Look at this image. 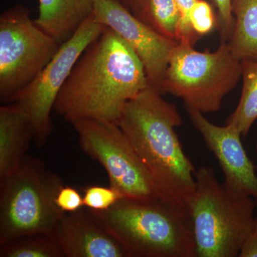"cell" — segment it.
Instances as JSON below:
<instances>
[{"mask_svg": "<svg viewBox=\"0 0 257 257\" xmlns=\"http://www.w3.org/2000/svg\"><path fill=\"white\" fill-rule=\"evenodd\" d=\"M117 124L150 174L160 199L189 214L197 170L176 133L182 124L176 106L148 88L126 103Z\"/></svg>", "mask_w": 257, "mask_h": 257, "instance_id": "2", "label": "cell"}, {"mask_svg": "<svg viewBox=\"0 0 257 257\" xmlns=\"http://www.w3.org/2000/svg\"><path fill=\"white\" fill-rule=\"evenodd\" d=\"M35 23L62 45L94 14V0H39Z\"/></svg>", "mask_w": 257, "mask_h": 257, "instance_id": "14", "label": "cell"}, {"mask_svg": "<svg viewBox=\"0 0 257 257\" xmlns=\"http://www.w3.org/2000/svg\"><path fill=\"white\" fill-rule=\"evenodd\" d=\"M117 1H119L121 5H124L125 8H127L130 12L133 13L138 0H117Z\"/></svg>", "mask_w": 257, "mask_h": 257, "instance_id": "25", "label": "cell"}, {"mask_svg": "<svg viewBox=\"0 0 257 257\" xmlns=\"http://www.w3.org/2000/svg\"><path fill=\"white\" fill-rule=\"evenodd\" d=\"M51 234L65 257H128L121 243L82 209L64 213Z\"/></svg>", "mask_w": 257, "mask_h": 257, "instance_id": "12", "label": "cell"}, {"mask_svg": "<svg viewBox=\"0 0 257 257\" xmlns=\"http://www.w3.org/2000/svg\"><path fill=\"white\" fill-rule=\"evenodd\" d=\"M105 28L93 14L60 45L46 67L13 100L31 120L35 130L34 140L39 148L45 146L53 128L51 113L59 93L83 52Z\"/></svg>", "mask_w": 257, "mask_h": 257, "instance_id": "9", "label": "cell"}, {"mask_svg": "<svg viewBox=\"0 0 257 257\" xmlns=\"http://www.w3.org/2000/svg\"><path fill=\"white\" fill-rule=\"evenodd\" d=\"M243 84L241 97L236 109L228 116L226 124L239 130L246 137L257 119V62L241 61Z\"/></svg>", "mask_w": 257, "mask_h": 257, "instance_id": "17", "label": "cell"}, {"mask_svg": "<svg viewBox=\"0 0 257 257\" xmlns=\"http://www.w3.org/2000/svg\"><path fill=\"white\" fill-rule=\"evenodd\" d=\"M232 13L230 50L240 61L257 62V0H232Z\"/></svg>", "mask_w": 257, "mask_h": 257, "instance_id": "15", "label": "cell"}, {"mask_svg": "<svg viewBox=\"0 0 257 257\" xmlns=\"http://www.w3.org/2000/svg\"><path fill=\"white\" fill-rule=\"evenodd\" d=\"M35 130L18 103L0 107V179L14 172L26 156Z\"/></svg>", "mask_w": 257, "mask_h": 257, "instance_id": "13", "label": "cell"}, {"mask_svg": "<svg viewBox=\"0 0 257 257\" xmlns=\"http://www.w3.org/2000/svg\"><path fill=\"white\" fill-rule=\"evenodd\" d=\"M94 16L131 47L143 64L150 88L163 95L171 54L179 42L159 34L117 0H94Z\"/></svg>", "mask_w": 257, "mask_h": 257, "instance_id": "10", "label": "cell"}, {"mask_svg": "<svg viewBox=\"0 0 257 257\" xmlns=\"http://www.w3.org/2000/svg\"><path fill=\"white\" fill-rule=\"evenodd\" d=\"M0 257H65L51 234L18 236L0 246Z\"/></svg>", "mask_w": 257, "mask_h": 257, "instance_id": "18", "label": "cell"}, {"mask_svg": "<svg viewBox=\"0 0 257 257\" xmlns=\"http://www.w3.org/2000/svg\"><path fill=\"white\" fill-rule=\"evenodd\" d=\"M197 0H176L180 15L179 42H189L194 45L199 37L193 31L190 24V14Z\"/></svg>", "mask_w": 257, "mask_h": 257, "instance_id": "21", "label": "cell"}, {"mask_svg": "<svg viewBox=\"0 0 257 257\" xmlns=\"http://www.w3.org/2000/svg\"><path fill=\"white\" fill-rule=\"evenodd\" d=\"M190 24L198 37L204 36L212 31L216 25V18L207 2L197 0L191 11Z\"/></svg>", "mask_w": 257, "mask_h": 257, "instance_id": "20", "label": "cell"}, {"mask_svg": "<svg viewBox=\"0 0 257 257\" xmlns=\"http://www.w3.org/2000/svg\"><path fill=\"white\" fill-rule=\"evenodd\" d=\"M133 13L160 35L179 42L180 15L176 0H138Z\"/></svg>", "mask_w": 257, "mask_h": 257, "instance_id": "16", "label": "cell"}, {"mask_svg": "<svg viewBox=\"0 0 257 257\" xmlns=\"http://www.w3.org/2000/svg\"><path fill=\"white\" fill-rule=\"evenodd\" d=\"M241 78V61L227 42L214 52H199L189 42H179L171 54L163 94L180 98L187 109L216 112Z\"/></svg>", "mask_w": 257, "mask_h": 257, "instance_id": "6", "label": "cell"}, {"mask_svg": "<svg viewBox=\"0 0 257 257\" xmlns=\"http://www.w3.org/2000/svg\"><path fill=\"white\" fill-rule=\"evenodd\" d=\"M72 124L83 151L107 172L109 186L124 198L160 199L150 174L117 123L79 119Z\"/></svg>", "mask_w": 257, "mask_h": 257, "instance_id": "8", "label": "cell"}, {"mask_svg": "<svg viewBox=\"0 0 257 257\" xmlns=\"http://www.w3.org/2000/svg\"><path fill=\"white\" fill-rule=\"evenodd\" d=\"M255 149H256V158H257V140L256 142V145H255ZM256 169L257 170V162L256 165Z\"/></svg>", "mask_w": 257, "mask_h": 257, "instance_id": "26", "label": "cell"}, {"mask_svg": "<svg viewBox=\"0 0 257 257\" xmlns=\"http://www.w3.org/2000/svg\"><path fill=\"white\" fill-rule=\"evenodd\" d=\"M17 5L0 16V100L13 102L52 60L60 47Z\"/></svg>", "mask_w": 257, "mask_h": 257, "instance_id": "7", "label": "cell"}, {"mask_svg": "<svg viewBox=\"0 0 257 257\" xmlns=\"http://www.w3.org/2000/svg\"><path fill=\"white\" fill-rule=\"evenodd\" d=\"M56 203L64 212H74L84 207L83 195L74 187L63 186L57 196Z\"/></svg>", "mask_w": 257, "mask_h": 257, "instance_id": "23", "label": "cell"}, {"mask_svg": "<svg viewBox=\"0 0 257 257\" xmlns=\"http://www.w3.org/2000/svg\"><path fill=\"white\" fill-rule=\"evenodd\" d=\"M122 198V194L111 186L89 185L83 191L84 207L91 210H106Z\"/></svg>", "mask_w": 257, "mask_h": 257, "instance_id": "19", "label": "cell"}, {"mask_svg": "<svg viewBox=\"0 0 257 257\" xmlns=\"http://www.w3.org/2000/svg\"><path fill=\"white\" fill-rule=\"evenodd\" d=\"M187 111L194 127L219 162L225 188L237 197L253 198L257 204L256 166L243 148L239 130L231 124H213L200 111L190 109Z\"/></svg>", "mask_w": 257, "mask_h": 257, "instance_id": "11", "label": "cell"}, {"mask_svg": "<svg viewBox=\"0 0 257 257\" xmlns=\"http://www.w3.org/2000/svg\"><path fill=\"white\" fill-rule=\"evenodd\" d=\"M128 257H195L190 216L160 199L122 198L104 211L88 209Z\"/></svg>", "mask_w": 257, "mask_h": 257, "instance_id": "3", "label": "cell"}, {"mask_svg": "<svg viewBox=\"0 0 257 257\" xmlns=\"http://www.w3.org/2000/svg\"><path fill=\"white\" fill-rule=\"evenodd\" d=\"M219 14V26L221 43L229 41L234 25L232 13V0H213Z\"/></svg>", "mask_w": 257, "mask_h": 257, "instance_id": "22", "label": "cell"}, {"mask_svg": "<svg viewBox=\"0 0 257 257\" xmlns=\"http://www.w3.org/2000/svg\"><path fill=\"white\" fill-rule=\"evenodd\" d=\"M195 178L189 214L197 256H239L254 218L256 202L230 193L210 166L199 167Z\"/></svg>", "mask_w": 257, "mask_h": 257, "instance_id": "4", "label": "cell"}, {"mask_svg": "<svg viewBox=\"0 0 257 257\" xmlns=\"http://www.w3.org/2000/svg\"><path fill=\"white\" fill-rule=\"evenodd\" d=\"M148 88L138 56L106 27L74 65L54 110L71 124L79 119L117 123L126 103Z\"/></svg>", "mask_w": 257, "mask_h": 257, "instance_id": "1", "label": "cell"}, {"mask_svg": "<svg viewBox=\"0 0 257 257\" xmlns=\"http://www.w3.org/2000/svg\"><path fill=\"white\" fill-rule=\"evenodd\" d=\"M63 186L42 160L28 155L0 179V246L23 235L51 234L65 213L56 203Z\"/></svg>", "mask_w": 257, "mask_h": 257, "instance_id": "5", "label": "cell"}, {"mask_svg": "<svg viewBox=\"0 0 257 257\" xmlns=\"http://www.w3.org/2000/svg\"><path fill=\"white\" fill-rule=\"evenodd\" d=\"M239 257H257V216L253 218Z\"/></svg>", "mask_w": 257, "mask_h": 257, "instance_id": "24", "label": "cell"}]
</instances>
